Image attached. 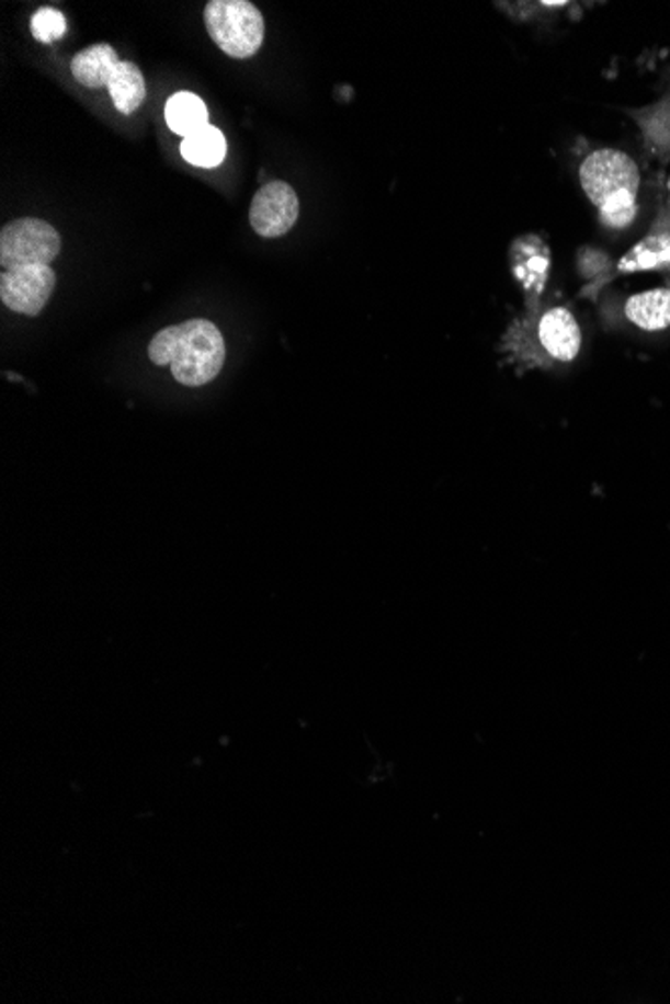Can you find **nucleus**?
I'll list each match as a JSON object with an SVG mask.
<instances>
[{"instance_id":"nucleus-1","label":"nucleus","mask_w":670,"mask_h":1004,"mask_svg":"<svg viewBox=\"0 0 670 1004\" xmlns=\"http://www.w3.org/2000/svg\"><path fill=\"white\" fill-rule=\"evenodd\" d=\"M149 360L155 365H169L181 386H207L224 367V335L207 319H189L151 339Z\"/></svg>"},{"instance_id":"nucleus-2","label":"nucleus","mask_w":670,"mask_h":1004,"mask_svg":"<svg viewBox=\"0 0 670 1004\" xmlns=\"http://www.w3.org/2000/svg\"><path fill=\"white\" fill-rule=\"evenodd\" d=\"M203 16L213 43L231 59H249L263 45L265 23L253 2L212 0Z\"/></svg>"},{"instance_id":"nucleus-3","label":"nucleus","mask_w":670,"mask_h":1004,"mask_svg":"<svg viewBox=\"0 0 670 1004\" xmlns=\"http://www.w3.org/2000/svg\"><path fill=\"white\" fill-rule=\"evenodd\" d=\"M60 251V235L43 219L24 217L0 231V265L4 271L26 265H48Z\"/></svg>"},{"instance_id":"nucleus-4","label":"nucleus","mask_w":670,"mask_h":1004,"mask_svg":"<svg viewBox=\"0 0 670 1004\" xmlns=\"http://www.w3.org/2000/svg\"><path fill=\"white\" fill-rule=\"evenodd\" d=\"M580 183L588 199L597 207H604L621 195H635L638 191V167L635 161L614 149L592 152L580 169Z\"/></svg>"},{"instance_id":"nucleus-5","label":"nucleus","mask_w":670,"mask_h":1004,"mask_svg":"<svg viewBox=\"0 0 670 1004\" xmlns=\"http://www.w3.org/2000/svg\"><path fill=\"white\" fill-rule=\"evenodd\" d=\"M57 275L50 265H26L2 271L0 299L14 313L35 317L55 292Z\"/></svg>"},{"instance_id":"nucleus-6","label":"nucleus","mask_w":670,"mask_h":1004,"mask_svg":"<svg viewBox=\"0 0 670 1004\" xmlns=\"http://www.w3.org/2000/svg\"><path fill=\"white\" fill-rule=\"evenodd\" d=\"M299 217V199L292 185L271 181L259 189L251 201L249 221L259 237L275 239L292 231Z\"/></svg>"},{"instance_id":"nucleus-7","label":"nucleus","mask_w":670,"mask_h":1004,"mask_svg":"<svg viewBox=\"0 0 670 1004\" xmlns=\"http://www.w3.org/2000/svg\"><path fill=\"white\" fill-rule=\"evenodd\" d=\"M538 343L554 362H575L582 345V333L575 316L565 307H554L538 321Z\"/></svg>"},{"instance_id":"nucleus-8","label":"nucleus","mask_w":670,"mask_h":1004,"mask_svg":"<svg viewBox=\"0 0 670 1004\" xmlns=\"http://www.w3.org/2000/svg\"><path fill=\"white\" fill-rule=\"evenodd\" d=\"M118 62L117 50L106 43H99L75 55L71 62L72 77L89 89L109 87Z\"/></svg>"},{"instance_id":"nucleus-9","label":"nucleus","mask_w":670,"mask_h":1004,"mask_svg":"<svg viewBox=\"0 0 670 1004\" xmlns=\"http://www.w3.org/2000/svg\"><path fill=\"white\" fill-rule=\"evenodd\" d=\"M626 317L636 328L660 331L670 326V289L636 293L624 307Z\"/></svg>"},{"instance_id":"nucleus-10","label":"nucleus","mask_w":670,"mask_h":1004,"mask_svg":"<svg viewBox=\"0 0 670 1004\" xmlns=\"http://www.w3.org/2000/svg\"><path fill=\"white\" fill-rule=\"evenodd\" d=\"M166 118L169 129L185 139L209 125V111L197 94L183 91L167 101Z\"/></svg>"},{"instance_id":"nucleus-11","label":"nucleus","mask_w":670,"mask_h":1004,"mask_svg":"<svg viewBox=\"0 0 670 1004\" xmlns=\"http://www.w3.org/2000/svg\"><path fill=\"white\" fill-rule=\"evenodd\" d=\"M109 93L113 96V103L117 106L118 113L130 115L143 105L147 96V87H145V77L141 69L129 62L121 60L117 70L113 72L109 81Z\"/></svg>"},{"instance_id":"nucleus-12","label":"nucleus","mask_w":670,"mask_h":1004,"mask_svg":"<svg viewBox=\"0 0 670 1004\" xmlns=\"http://www.w3.org/2000/svg\"><path fill=\"white\" fill-rule=\"evenodd\" d=\"M225 152H227V142H225L224 133L213 125H207L197 133L189 135L181 142L183 159L195 167L213 169L224 163Z\"/></svg>"},{"instance_id":"nucleus-13","label":"nucleus","mask_w":670,"mask_h":1004,"mask_svg":"<svg viewBox=\"0 0 670 1004\" xmlns=\"http://www.w3.org/2000/svg\"><path fill=\"white\" fill-rule=\"evenodd\" d=\"M67 31V19L63 12L50 7H43L31 19V33L41 43H53Z\"/></svg>"},{"instance_id":"nucleus-14","label":"nucleus","mask_w":670,"mask_h":1004,"mask_svg":"<svg viewBox=\"0 0 670 1004\" xmlns=\"http://www.w3.org/2000/svg\"><path fill=\"white\" fill-rule=\"evenodd\" d=\"M635 195H621L616 199L609 201L604 207H600V219L612 229H623L635 221Z\"/></svg>"}]
</instances>
